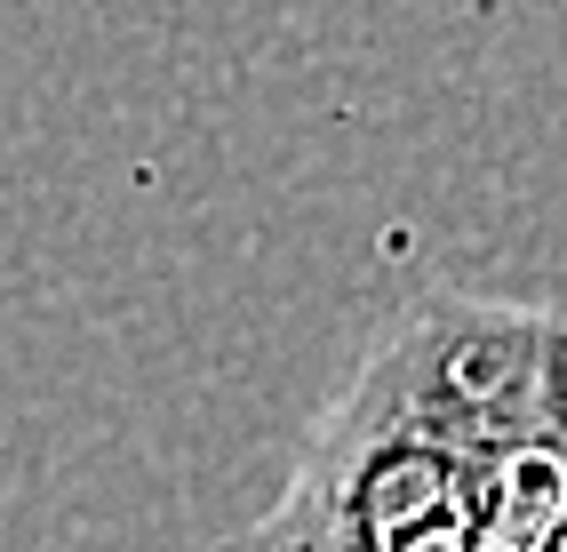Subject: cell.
Masks as SVG:
<instances>
[{"label": "cell", "mask_w": 567, "mask_h": 552, "mask_svg": "<svg viewBox=\"0 0 567 552\" xmlns=\"http://www.w3.org/2000/svg\"><path fill=\"white\" fill-rule=\"evenodd\" d=\"M464 464L536 432H567V320L527 305L432 297L415 305L352 377Z\"/></svg>", "instance_id": "obj_2"}, {"label": "cell", "mask_w": 567, "mask_h": 552, "mask_svg": "<svg viewBox=\"0 0 567 552\" xmlns=\"http://www.w3.org/2000/svg\"><path fill=\"white\" fill-rule=\"evenodd\" d=\"M216 552H472V464L344 385L305 432L288 497Z\"/></svg>", "instance_id": "obj_1"}]
</instances>
